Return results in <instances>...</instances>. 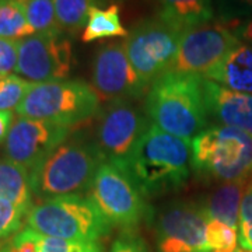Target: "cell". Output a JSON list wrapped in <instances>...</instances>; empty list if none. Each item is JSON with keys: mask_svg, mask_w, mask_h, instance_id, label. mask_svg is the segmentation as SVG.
Returning <instances> with one entry per match:
<instances>
[{"mask_svg": "<svg viewBox=\"0 0 252 252\" xmlns=\"http://www.w3.org/2000/svg\"><path fill=\"white\" fill-rule=\"evenodd\" d=\"M192 140L149 126L125 170L146 199L161 198L184 188L192 172Z\"/></svg>", "mask_w": 252, "mask_h": 252, "instance_id": "cell-1", "label": "cell"}, {"mask_svg": "<svg viewBox=\"0 0 252 252\" xmlns=\"http://www.w3.org/2000/svg\"><path fill=\"white\" fill-rule=\"evenodd\" d=\"M144 112L149 121L164 132L193 140L210 126L203 77L164 73L149 87Z\"/></svg>", "mask_w": 252, "mask_h": 252, "instance_id": "cell-2", "label": "cell"}, {"mask_svg": "<svg viewBox=\"0 0 252 252\" xmlns=\"http://www.w3.org/2000/svg\"><path fill=\"white\" fill-rule=\"evenodd\" d=\"M107 161L95 139L70 135L30 172L34 199L83 195Z\"/></svg>", "mask_w": 252, "mask_h": 252, "instance_id": "cell-3", "label": "cell"}, {"mask_svg": "<svg viewBox=\"0 0 252 252\" xmlns=\"http://www.w3.org/2000/svg\"><path fill=\"white\" fill-rule=\"evenodd\" d=\"M192 171L219 184L252 178V136L225 125H210L192 140Z\"/></svg>", "mask_w": 252, "mask_h": 252, "instance_id": "cell-4", "label": "cell"}, {"mask_svg": "<svg viewBox=\"0 0 252 252\" xmlns=\"http://www.w3.org/2000/svg\"><path fill=\"white\" fill-rule=\"evenodd\" d=\"M26 227L55 238L99 241L112 225L89 196L70 195L35 202L27 213Z\"/></svg>", "mask_w": 252, "mask_h": 252, "instance_id": "cell-5", "label": "cell"}, {"mask_svg": "<svg viewBox=\"0 0 252 252\" xmlns=\"http://www.w3.org/2000/svg\"><path fill=\"white\" fill-rule=\"evenodd\" d=\"M99 102L98 94L86 81L32 83L16 114L72 127L97 115Z\"/></svg>", "mask_w": 252, "mask_h": 252, "instance_id": "cell-6", "label": "cell"}, {"mask_svg": "<svg viewBox=\"0 0 252 252\" xmlns=\"http://www.w3.org/2000/svg\"><path fill=\"white\" fill-rule=\"evenodd\" d=\"M89 198L109 224L126 230L133 228L152 215L147 199L132 177L126 170L109 161L98 168Z\"/></svg>", "mask_w": 252, "mask_h": 252, "instance_id": "cell-7", "label": "cell"}, {"mask_svg": "<svg viewBox=\"0 0 252 252\" xmlns=\"http://www.w3.org/2000/svg\"><path fill=\"white\" fill-rule=\"evenodd\" d=\"M181 35L180 30L160 17L143 20L129 31L124 41L126 54L147 87L171 70Z\"/></svg>", "mask_w": 252, "mask_h": 252, "instance_id": "cell-8", "label": "cell"}, {"mask_svg": "<svg viewBox=\"0 0 252 252\" xmlns=\"http://www.w3.org/2000/svg\"><path fill=\"white\" fill-rule=\"evenodd\" d=\"M241 44L233 27L221 20L198 24L182 32L170 72L205 77Z\"/></svg>", "mask_w": 252, "mask_h": 252, "instance_id": "cell-9", "label": "cell"}, {"mask_svg": "<svg viewBox=\"0 0 252 252\" xmlns=\"http://www.w3.org/2000/svg\"><path fill=\"white\" fill-rule=\"evenodd\" d=\"M152 122L130 99L108 101L99 109L95 142L105 160L125 170L126 164Z\"/></svg>", "mask_w": 252, "mask_h": 252, "instance_id": "cell-10", "label": "cell"}, {"mask_svg": "<svg viewBox=\"0 0 252 252\" xmlns=\"http://www.w3.org/2000/svg\"><path fill=\"white\" fill-rule=\"evenodd\" d=\"M150 219L158 252H207L209 219L199 202H170Z\"/></svg>", "mask_w": 252, "mask_h": 252, "instance_id": "cell-11", "label": "cell"}, {"mask_svg": "<svg viewBox=\"0 0 252 252\" xmlns=\"http://www.w3.org/2000/svg\"><path fill=\"white\" fill-rule=\"evenodd\" d=\"M72 41L59 34H34L18 41L16 73L30 83L66 80L73 69Z\"/></svg>", "mask_w": 252, "mask_h": 252, "instance_id": "cell-12", "label": "cell"}, {"mask_svg": "<svg viewBox=\"0 0 252 252\" xmlns=\"http://www.w3.org/2000/svg\"><path fill=\"white\" fill-rule=\"evenodd\" d=\"M91 86L104 101H132L149 91L129 61L124 42H108L95 51L91 62Z\"/></svg>", "mask_w": 252, "mask_h": 252, "instance_id": "cell-13", "label": "cell"}, {"mask_svg": "<svg viewBox=\"0 0 252 252\" xmlns=\"http://www.w3.org/2000/svg\"><path fill=\"white\" fill-rule=\"evenodd\" d=\"M70 135L69 126L17 117L3 144V153L6 160L31 172Z\"/></svg>", "mask_w": 252, "mask_h": 252, "instance_id": "cell-14", "label": "cell"}, {"mask_svg": "<svg viewBox=\"0 0 252 252\" xmlns=\"http://www.w3.org/2000/svg\"><path fill=\"white\" fill-rule=\"evenodd\" d=\"M209 118L252 136V95L228 90L203 77Z\"/></svg>", "mask_w": 252, "mask_h": 252, "instance_id": "cell-15", "label": "cell"}, {"mask_svg": "<svg viewBox=\"0 0 252 252\" xmlns=\"http://www.w3.org/2000/svg\"><path fill=\"white\" fill-rule=\"evenodd\" d=\"M228 90L252 95V46L241 44L205 76Z\"/></svg>", "mask_w": 252, "mask_h": 252, "instance_id": "cell-16", "label": "cell"}, {"mask_svg": "<svg viewBox=\"0 0 252 252\" xmlns=\"http://www.w3.org/2000/svg\"><path fill=\"white\" fill-rule=\"evenodd\" d=\"M248 181L220 184L215 190H212L207 196L202 199L199 203L207 219L219 220L221 223L238 228L240 207Z\"/></svg>", "mask_w": 252, "mask_h": 252, "instance_id": "cell-17", "label": "cell"}, {"mask_svg": "<svg viewBox=\"0 0 252 252\" xmlns=\"http://www.w3.org/2000/svg\"><path fill=\"white\" fill-rule=\"evenodd\" d=\"M164 21L184 32L215 18V0H157Z\"/></svg>", "mask_w": 252, "mask_h": 252, "instance_id": "cell-18", "label": "cell"}, {"mask_svg": "<svg viewBox=\"0 0 252 252\" xmlns=\"http://www.w3.org/2000/svg\"><path fill=\"white\" fill-rule=\"evenodd\" d=\"M0 199L10 200L27 212L34 206L30 172L6 158L0 160Z\"/></svg>", "mask_w": 252, "mask_h": 252, "instance_id": "cell-19", "label": "cell"}, {"mask_svg": "<svg viewBox=\"0 0 252 252\" xmlns=\"http://www.w3.org/2000/svg\"><path fill=\"white\" fill-rule=\"evenodd\" d=\"M127 34H129V31L121 23L118 4L112 3L105 9H101L97 4H94V6H91L87 24L83 30L81 41L93 42V41L114 38V36H125L126 38Z\"/></svg>", "mask_w": 252, "mask_h": 252, "instance_id": "cell-20", "label": "cell"}, {"mask_svg": "<svg viewBox=\"0 0 252 252\" xmlns=\"http://www.w3.org/2000/svg\"><path fill=\"white\" fill-rule=\"evenodd\" d=\"M34 34L24 0H0V38L20 41Z\"/></svg>", "mask_w": 252, "mask_h": 252, "instance_id": "cell-21", "label": "cell"}, {"mask_svg": "<svg viewBox=\"0 0 252 252\" xmlns=\"http://www.w3.org/2000/svg\"><path fill=\"white\" fill-rule=\"evenodd\" d=\"M58 23L64 32L76 34L84 30L91 6L95 3L93 0H52Z\"/></svg>", "mask_w": 252, "mask_h": 252, "instance_id": "cell-22", "label": "cell"}, {"mask_svg": "<svg viewBox=\"0 0 252 252\" xmlns=\"http://www.w3.org/2000/svg\"><path fill=\"white\" fill-rule=\"evenodd\" d=\"M27 18L35 34L64 32L56 18L52 0H24Z\"/></svg>", "mask_w": 252, "mask_h": 252, "instance_id": "cell-23", "label": "cell"}, {"mask_svg": "<svg viewBox=\"0 0 252 252\" xmlns=\"http://www.w3.org/2000/svg\"><path fill=\"white\" fill-rule=\"evenodd\" d=\"M207 252H237L238 228L221 223L219 220H209L206 228Z\"/></svg>", "mask_w": 252, "mask_h": 252, "instance_id": "cell-24", "label": "cell"}, {"mask_svg": "<svg viewBox=\"0 0 252 252\" xmlns=\"http://www.w3.org/2000/svg\"><path fill=\"white\" fill-rule=\"evenodd\" d=\"M31 84L16 74L0 73V111H16L26 98Z\"/></svg>", "mask_w": 252, "mask_h": 252, "instance_id": "cell-25", "label": "cell"}, {"mask_svg": "<svg viewBox=\"0 0 252 252\" xmlns=\"http://www.w3.org/2000/svg\"><path fill=\"white\" fill-rule=\"evenodd\" d=\"M27 210L13 202L0 199V247L23 228V221L27 217Z\"/></svg>", "mask_w": 252, "mask_h": 252, "instance_id": "cell-26", "label": "cell"}, {"mask_svg": "<svg viewBox=\"0 0 252 252\" xmlns=\"http://www.w3.org/2000/svg\"><path fill=\"white\" fill-rule=\"evenodd\" d=\"M39 252H104V247L98 241H73L41 234Z\"/></svg>", "mask_w": 252, "mask_h": 252, "instance_id": "cell-27", "label": "cell"}, {"mask_svg": "<svg viewBox=\"0 0 252 252\" xmlns=\"http://www.w3.org/2000/svg\"><path fill=\"white\" fill-rule=\"evenodd\" d=\"M238 241L244 251L252 252V178L244 192L240 220H238Z\"/></svg>", "mask_w": 252, "mask_h": 252, "instance_id": "cell-28", "label": "cell"}, {"mask_svg": "<svg viewBox=\"0 0 252 252\" xmlns=\"http://www.w3.org/2000/svg\"><path fill=\"white\" fill-rule=\"evenodd\" d=\"M219 20L234 26L252 17V0H215Z\"/></svg>", "mask_w": 252, "mask_h": 252, "instance_id": "cell-29", "label": "cell"}, {"mask_svg": "<svg viewBox=\"0 0 252 252\" xmlns=\"http://www.w3.org/2000/svg\"><path fill=\"white\" fill-rule=\"evenodd\" d=\"M41 234L34 230L24 227L6 244L0 247L3 252H39Z\"/></svg>", "mask_w": 252, "mask_h": 252, "instance_id": "cell-30", "label": "cell"}, {"mask_svg": "<svg viewBox=\"0 0 252 252\" xmlns=\"http://www.w3.org/2000/svg\"><path fill=\"white\" fill-rule=\"evenodd\" d=\"M18 41L0 38V73L13 74L17 70Z\"/></svg>", "mask_w": 252, "mask_h": 252, "instance_id": "cell-31", "label": "cell"}, {"mask_svg": "<svg viewBox=\"0 0 252 252\" xmlns=\"http://www.w3.org/2000/svg\"><path fill=\"white\" fill-rule=\"evenodd\" d=\"M109 252H149V250L139 235L125 231L112 243Z\"/></svg>", "mask_w": 252, "mask_h": 252, "instance_id": "cell-32", "label": "cell"}, {"mask_svg": "<svg viewBox=\"0 0 252 252\" xmlns=\"http://www.w3.org/2000/svg\"><path fill=\"white\" fill-rule=\"evenodd\" d=\"M231 27L234 30L235 35L240 38V41L243 44L252 46V17L240 21Z\"/></svg>", "mask_w": 252, "mask_h": 252, "instance_id": "cell-33", "label": "cell"}, {"mask_svg": "<svg viewBox=\"0 0 252 252\" xmlns=\"http://www.w3.org/2000/svg\"><path fill=\"white\" fill-rule=\"evenodd\" d=\"M14 119H16V117L13 112L0 111V144H4V142H6Z\"/></svg>", "mask_w": 252, "mask_h": 252, "instance_id": "cell-34", "label": "cell"}, {"mask_svg": "<svg viewBox=\"0 0 252 252\" xmlns=\"http://www.w3.org/2000/svg\"><path fill=\"white\" fill-rule=\"evenodd\" d=\"M93 1L97 4V3H107V1H114V0H93Z\"/></svg>", "mask_w": 252, "mask_h": 252, "instance_id": "cell-35", "label": "cell"}, {"mask_svg": "<svg viewBox=\"0 0 252 252\" xmlns=\"http://www.w3.org/2000/svg\"><path fill=\"white\" fill-rule=\"evenodd\" d=\"M237 252H250V251H244V250H237Z\"/></svg>", "mask_w": 252, "mask_h": 252, "instance_id": "cell-36", "label": "cell"}, {"mask_svg": "<svg viewBox=\"0 0 252 252\" xmlns=\"http://www.w3.org/2000/svg\"><path fill=\"white\" fill-rule=\"evenodd\" d=\"M0 252H3V251H1V250H0Z\"/></svg>", "mask_w": 252, "mask_h": 252, "instance_id": "cell-37", "label": "cell"}]
</instances>
